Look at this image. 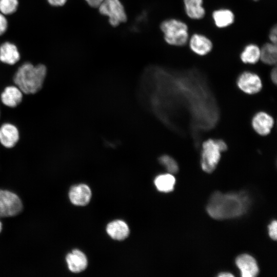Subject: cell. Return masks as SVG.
I'll return each mask as SVG.
<instances>
[{"instance_id": "obj_16", "label": "cell", "mask_w": 277, "mask_h": 277, "mask_svg": "<svg viewBox=\"0 0 277 277\" xmlns=\"http://www.w3.org/2000/svg\"><path fill=\"white\" fill-rule=\"evenodd\" d=\"M106 231L111 238L118 241L125 239L129 234L128 225L121 220H115L109 223Z\"/></svg>"}, {"instance_id": "obj_24", "label": "cell", "mask_w": 277, "mask_h": 277, "mask_svg": "<svg viewBox=\"0 0 277 277\" xmlns=\"http://www.w3.org/2000/svg\"><path fill=\"white\" fill-rule=\"evenodd\" d=\"M268 232L270 237L276 240L277 238V223L275 220L272 221L268 226Z\"/></svg>"}, {"instance_id": "obj_18", "label": "cell", "mask_w": 277, "mask_h": 277, "mask_svg": "<svg viewBox=\"0 0 277 277\" xmlns=\"http://www.w3.org/2000/svg\"><path fill=\"white\" fill-rule=\"evenodd\" d=\"M215 26L224 28L231 25L234 21V14L228 9H219L214 11L212 14Z\"/></svg>"}, {"instance_id": "obj_6", "label": "cell", "mask_w": 277, "mask_h": 277, "mask_svg": "<svg viewBox=\"0 0 277 277\" xmlns=\"http://www.w3.org/2000/svg\"><path fill=\"white\" fill-rule=\"evenodd\" d=\"M23 204L18 196L7 190H0V217H11L18 214Z\"/></svg>"}, {"instance_id": "obj_19", "label": "cell", "mask_w": 277, "mask_h": 277, "mask_svg": "<svg viewBox=\"0 0 277 277\" xmlns=\"http://www.w3.org/2000/svg\"><path fill=\"white\" fill-rule=\"evenodd\" d=\"M276 44L269 42L265 43L260 48V60L264 64L273 65L276 63Z\"/></svg>"}, {"instance_id": "obj_12", "label": "cell", "mask_w": 277, "mask_h": 277, "mask_svg": "<svg viewBox=\"0 0 277 277\" xmlns=\"http://www.w3.org/2000/svg\"><path fill=\"white\" fill-rule=\"evenodd\" d=\"M19 140L17 128L10 123H5L0 127V143L6 148L13 147Z\"/></svg>"}, {"instance_id": "obj_3", "label": "cell", "mask_w": 277, "mask_h": 277, "mask_svg": "<svg viewBox=\"0 0 277 277\" xmlns=\"http://www.w3.org/2000/svg\"><path fill=\"white\" fill-rule=\"evenodd\" d=\"M160 28L165 41L170 45L183 46L188 42V26L180 20L175 18L166 19L161 24Z\"/></svg>"}, {"instance_id": "obj_23", "label": "cell", "mask_w": 277, "mask_h": 277, "mask_svg": "<svg viewBox=\"0 0 277 277\" xmlns=\"http://www.w3.org/2000/svg\"><path fill=\"white\" fill-rule=\"evenodd\" d=\"M159 161L170 173H175L178 171V165L171 157L166 155H163L160 157Z\"/></svg>"}, {"instance_id": "obj_11", "label": "cell", "mask_w": 277, "mask_h": 277, "mask_svg": "<svg viewBox=\"0 0 277 277\" xmlns=\"http://www.w3.org/2000/svg\"><path fill=\"white\" fill-rule=\"evenodd\" d=\"M91 196V190L85 184L74 186L69 192V197L71 202L77 206H85L88 204Z\"/></svg>"}, {"instance_id": "obj_32", "label": "cell", "mask_w": 277, "mask_h": 277, "mask_svg": "<svg viewBox=\"0 0 277 277\" xmlns=\"http://www.w3.org/2000/svg\"><path fill=\"white\" fill-rule=\"evenodd\" d=\"M252 1H259V0H252Z\"/></svg>"}, {"instance_id": "obj_7", "label": "cell", "mask_w": 277, "mask_h": 277, "mask_svg": "<svg viewBox=\"0 0 277 277\" xmlns=\"http://www.w3.org/2000/svg\"><path fill=\"white\" fill-rule=\"evenodd\" d=\"M236 83L240 90L248 94H255L262 87V81L259 76L250 71H245L241 73Z\"/></svg>"}, {"instance_id": "obj_17", "label": "cell", "mask_w": 277, "mask_h": 277, "mask_svg": "<svg viewBox=\"0 0 277 277\" xmlns=\"http://www.w3.org/2000/svg\"><path fill=\"white\" fill-rule=\"evenodd\" d=\"M184 9L187 15L193 19H200L205 15L203 6V0H183Z\"/></svg>"}, {"instance_id": "obj_29", "label": "cell", "mask_w": 277, "mask_h": 277, "mask_svg": "<svg viewBox=\"0 0 277 277\" xmlns=\"http://www.w3.org/2000/svg\"><path fill=\"white\" fill-rule=\"evenodd\" d=\"M270 78L272 82L274 84H276L277 81V71L276 68L273 67L270 72Z\"/></svg>"}, {"instance_id": "obj_15", "label": "cell", "mask_w": 277, "mask_h": 277, "mask_svg": "<svg viewBox=\"0 0 277 277\" xmlns=\"http://www.w3.org/2000/svg\"><path fill=\"white\" fill-rule=\"evenodd\" d=\"M1 101L6 106L15 107L22 101L23 93L16 86L6 87L1 95Z\"/></svg>"}, {"instance_id": "obj_4", "label": "cell", "mask_w": 277, "mask_h": 277, "mask_svg": "<svg viewBox=\"0 0 277 277\" xmlns=\"http://www.w3.org/2000/svg\"><path fill=\"white\" fill-rule=\"evenodd\" d=\"M222 152L217 140L208 139L203 143L201 166L204 171L211 173L215 169Z\"/></svg>"}, {"instance_id": "obj_27", "label": "cell", "mask_w": 277, "mask_h": 277, "mask_svg": "<svg viewBox=\"0 0 277 277\" xmlns=\"http://www.w3.org/2000/svg\"><path fill=\"white\" fill-rule=\"evenodd\" d=\"M47 1L52 6L60 7L64 5L67 0H47Z\"/></svg>"}, {"instance_id": "obj_20", "label": "cell", "mask_w": 277, "mask_h": 277, "mask_svg": "<svg viewBox=\"0 0 277 277\" xmlns=\"http://www.w3.org/2000/svg\"><path fill=\"white\" fill-rule=\"evenodd\" d=\"M240 58L245 64L256 63L260 60V48L254 44H248L241 53Z\"/></svg>"}, {"instance_id": "obj_13", "label": "cell", "mask_w": 277, "mask_h": 277, "mask_svg": "<svg viewBox=\"0 0 277 277\" xmlns=\"http://www.w3.org/2000/svg\"><path fill=\"white\" fill-rule=\"evenodd\" d=\"M69 269L72 272L78 273L84 270L88 262L86 255L80 250L74 249L66 257Z\"/></svg>"}, {"instance_id": "obj_25", "label": "cell", "mask_w": 277, "mask_h": 277, "mask_svg": "<svg viewBox=\"0 0 277 277\" xmlns=\"http://www.w3.org/2000/svg\"><path fill=\"white\" fill-rule=\"evenodd\" d=\"M8 28V21L5 15L0 12V35L3 34Z\"/></svg>"}, {"instance_id": "obj_1", "label": "cell", "mask_w": 277, "mask_h": 277, "mask_svg": "<svg viewBox=\"0 0 277 277\" xmlns=\"http://www.w3.org/2000/svg\"><path fill=\"white\" fill-rule=\"evenodd\" d=\"M248 196L244 192L213 193L207 206L209 215L216 220L236 217L243 215L249 204Z\"/></svg>"}, {"instance_id": "obj_8", "label": "cell", "mask_w": 277, "mask_h": 277, "mask_svg": "<svg viewBox=\"0 0 277 277\" xmlns=\"http://www.w3.org/2000/svg\"><path fill=\"white\" fill-rule=\"evenodd\" d=\"M274 125V120L269 114L259 112L252 120V126L255 131L260 135L265 136L271 131Z\"/></svg>"}, {"instance_id": "obj_31", "label": "cell", "mask_w": 277, "mask_h": 277, "mask_svg": "<svg viewBox=\"0 0 277 277\" xmlns=\"http://www.w3.org/2000/svg\"><path fill=\"white\" fill-rule=\"evenodd\" d=\"M2 223L0 222V232H1V231H2Z\"/></svg>"}, {"instance_id": "obj_22", "label": "cell", "mask_w": 277, "mask_h": 277, "mask_svg": "<svg viewBox=\"0 0 277 277\" xmlns=\"http://www.w3.org/2000/svg\"><path fill=\"white\" fill-rule=\"evenodd\" d=\"M18 0H0V12L4 15H10L17 9Z\"/></svg>"}, {"instance_id": "obj_5", "label": "cell", "mask_w": 277, "mask_h": 277, "mask_svg": "<svg viewBox=\"0 0 277 277\" xmlns=\"http://www.w3.org/2000/svg\"><path fill=\"white\" fill-rule=\"evenodd\" d=\"M97 8L101 14L108 18L109 23L113 27L127 19L125 9L120 0H104Z\"/></svg>"}, {"instance_id": "obj_21", "label": "cell", "mask_w": 277, "mask_h": 277, "mask_svg": "<svg viewBox=\"0 0 277 277\" xmlns=\"http://www.w3.org/2000/svg\"><path fill=\"white\" fill-rule=\"evenodd\" d=\"M175 183V179L171 173L159 175L154 180V184L157 190L164 192L172 191Z\"/></svg>"}, {"instance_id": "obj_10", "label": "cell", "mask_w": 277, "mask_h": 277, "mask_svg": "<svg viewBox=\"0 0 277 277\" xmlns=\"http://www.w3.org/2000/svg\"><path fill=\"white\" fill-rule=\"evenodd\" d=\"M235 263L243 277H254L259 273V267L255 260L249 254H243L238 256Z\"/></svg>"}, {"instance_id": "obj_26", "label": "cell", "mask_w": 277, "mask_h": 277, "mask_svg": "<svg viewBox=\"0 0 277 277\" xmlns=\"http://www.w3.org/2000/svg\"><path fill=\"white\" fill-rule=\"evenodd\" d=\"M269 38L271 43L276 44L277 42V27L274 26L269 33Z\"/></svg>"}, {"instance_id": "obj_28", "label": "cell", "mask_w": 277, "mask_h": 277, "mask_svg": "<svg viewBox=\"0 0 277 277\" xmlns=\"http://www.w3.org/2000/svg\"><path fill=\"white\" fill-rule=\"evenodd\" d=\"M85 2L91 7L97 8L104 0H85Z\"/></svg>"}, {"instance_id": "obj_9", "label": "cell", "mask_w": 277, "mask_h": 277, "mask_svg": "<svg viewBox=\"0 0 277 277\" xmlns=\"http://www.w3.org/2000/svg\"><path fill=\"white\" fill-rule=\"evenodd\" d=\"M188 41L191 51L199 55L203 56L207 54L213 48L211 41L203 34H193Z\"/></svg>"}, {"instance_id": "obj_2", "label": "cell", "mask_w": 277, "mask_h": 277, "mask_svg": "<svg viewBox=\"0 0 277 277\" xmlns=\"http://www.w3.org/2000/svg\"><path fill=\"white\" fill-rule=\"evenodd\" d=\"M46 74L47 68L44 65L35 66L26 62L17 69L13 82L24 93L34 94L42 88Z\"/></svg>"}, {"instance_id": "obj_30", "label": "cell", "mask_w": 277, "mask_h": 277, "mask_svg": "<svg viewBox=\"0 0 277 277\" xmlns=\"http://www.w3.org/2000/svg\"><path fill=\"white\" fill-rule=\"evenodd\" d=\"M218 276L219 277H231L233 276V275L230 272H221Z\"/></svg>"}, {"instance_id": "obj_14", "label": "cell", "mask_w": 277, "mask_h": 277, "mask_svg": "<svg viewBox=\"0 0 277 277\" xmlns=\"http://www.w3.org/2000/svg\"><path fill=\"white\" fill-rule=\"evenodd\" d=\"M20 58V53L16 46L10 42L0 45V61L4 64L12 65Z\"/></svg>"}]
</instances>
